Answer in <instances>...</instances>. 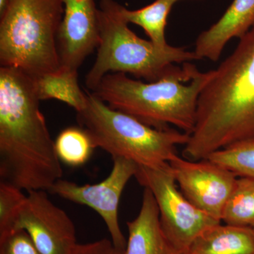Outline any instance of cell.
Listing matches in <instances>:
<instances>
[{
	"label": "cell",
	"instance_id": "cell-1",
	"mask_svg": "<svg viewBox=\"0 0 254 254\" xmlns=\"http://www.w3.org/2000/svg\"><path fill=\"white\" fill-rule=\"evenodd\" d=\"M33 79L0 68V182L23 191H48L63 170Z\"/></svg>",
	"mask_w": 254,
	"mask_h": 254
},
{
	"label": "cell",
	"instance_id": "cell-2",
	"mask_svg": "<svg viewBox=\"0 0 254 254\" xmlns=\"http://www.w3.org/2000/svg\"><path fill=\"white\" fill-rule=\"evenodd\" d=\"M254 138V27L231 55L212 70L198 98L194 129L182 156L203 160L229 145Z\"/></svg>",
	"mask_w": 254,
	"mask_h": 254
},
{
	"label": "cell",
	"instance_id": "cell-3",
	"mask_svg": "<svg viewBox=\"0 0 254 254\" xmlns=\"http://www.w3.org/2000/svg\"><path fill=\"white\" fill-rule=\"evenodd\" d=\"M212 75L190 63L153 82L132 79L123 73L105 75L93 93L110 108L156 128L171 125L190 134L194 129L198 98Z\"/></svg>",
	"mask_w": 254,
	"mask_h": 254
},
{
	"label": "cell",
	"instance_id": "cell-4",
	"mask_svg": "<svg viewBox=\"0 0 254 254\" xmlns=\"http://www.w3.org/2000/svg\"><path fill=\"white\" fill-rule=\"evenodd\" d=\"M122 7L115 0H100L98 53L86 76V86L91 91L108 73H128L153 82L171 73L178 64L200 60L194 52L185 48H160L139 38L128 28Z\"/></svg>",
	"mask_w": 254,
	"mask_h": 254
},
{
	"label": "cell",
	"instance_id": "cell-5",
	"mask_svg": "<svg viewBox=\"0 0 254 254\" xmlns=\"http://www.w3.org/2000/svg\"><path fill=\"white\" fill-rule=\"evenodd\" d=\"M86 93V105L77 113L78 123L88 132L95 148L113 158L127 159L145 168H166L178 155L177 147L185 146L190 139L185 132L150 127L110 108L93 92Z\"/></svg>",
	"mask_w": 254,
	"mask_h": 254
},
{
	"label": "cell",
	"instance_id": "cell-6",
	"mask_svg": "<svg viewBox=\"0 0 254 254\" xmlns=\"http://www.w3.org/2000/svg\"><path fill=\"white\" fill-rule=\"evenodd\" d=\"M64 0H9L0 15V64L31 77L60 67L58 34Z\"/></svg>",
	"mask_w": 254,
	"mask_h": 254
},
{
	"label": "cell",
	"instance_id": "cell-7",
	"mask_svg": "<svg viewBox=\"0 0 254 254\" xmlns=\"http://www.w3.org/2000/svg\"><path fill=\"white\" fill-rule=\"evenodd\" d=\"M134 177L154 196L163 233L180 254H187L195 239L205 230L221 223L185 198L170 165L159 169L138 166Z\"/></svg>",
	"mask_w": 254,
	"mask_h": 254
},
{
	"label": "cell",
	"instance_id": "cell-8",
	"mask_svg": "<svg viewBox=\"0 0 254 254\" xmlns=\"http://www.w3.org/2000/svg\"><path fill=\"white\" fill-rule=\"evenodd\" d=\"M113 160L111 173L99 183L78 185L61 179L55 182L48 192L93 209L105 222L114 245L125 250L127 240L119 223V204L127 183L136 175L138 165L125 158Z\"/></svg>",
	"mask_w": 254,
	"mask_h": 254
},
{
	"label": "cell",
	"instance_id": "cell-9",
	"mask_svg": "<svg viewBox=\"0 0 254 254\" xmlns=\"http://www.w3.org/2000/svg\"><path fill=\"white\" fill-rule=\"evenodd\" d=\"M169 165L185 198L203 213L221 222L236 175L208 158L192 161L177 155Z\"/></svg>",
	"mask_w": 254,
	"mask_h": 254
},
{
	"label": "cell",
	"instance_id": "cell-10",
	"mask_svg": "<svg viewBox=\"0 0 254 254\" xmlns=\"http://www.w3.org/2000/svg\"><path fill=\"white\" fill-rule=\"evenodd\" d=\"M48 193L43 190L28 192L11 232H27L41 254H67L77 243L76 227Z\"/></svg>",
	"mask_w": 254,
	"mask_h": 254
},
{
	"label": "cell",
	"instance_id": "cell-11",
	"mask_svg": "<svg viewBox=\"0 0 254 254\" xmlns=\"http://www.w3.org/2000/svg\"><path fill=\"white\" fill-rule=\"evenodd\" d=\"M99 42L98 7L95 0H64L58 34L60 66L78 71Z\"/></svg>",
	"mask_w": 254,
	"mask_h": 254
},
{
	"label": "cell",
	"instance_id": "cell-12",
	"mask_svg": "<svg viewBox=\"0 0 254 254\" xmlns=\"http://www.w3.org/2000/svg\"><path fill=\"white\" fill-rule=\"evenodd\" d=\"M254 26V0H233L216 23L202 32L195 43L200 60L216 62L228 42L240 39Z\"/></svg>",
	"mask_w": 254,
	"mask_h": 254
},
{
	"label": "cell",
	"instance_id": "cell-13",
	"mask_svg": "<svg viewBox=\"0 0 254 254\" xmlns=\"http://www.w3.org/2000/svg\"><path fill=\"white\" fill-rule=\"evenodd\" d=\"M128 236L125 254H180L163 233L154 196L144 188L138 215L127 222Z\"/></svg>",
	"mask_w": 254,
	"mask_h": 254
},
{
	"label": "cell",
	"instance_id": "cell-14",
	"mask_svg": "<svg viewBox=\"0 0 254 254\" xmlns=\"http://www.w3.org/2000/svg\"><path fill=\"white\" fill-rule=\"evenodd\" d=\"M187 254H254L253 228L218 224L197 237Z\"/></svg>",
	"mask_w": 254,
	"mask_h": 254
},
{
	"label": "cell",
	"instance_id": "cell-15",
	"mask_svg": "<svg viewBox=\"0 0 254 254\" xmlns=\"http://www.w3.org/2000/svg\"><path fill=\"white\" fill-rule=\"evenodd\" d=\"M31 78L41 101L58 100L66 103L77 113L84 108L86 93L80 88L76 70L60 66L57 71Z\"/></svg>",
	"mask_w": 254,
	"mask_h": 254
},
{
	"label": "cell",
	"instance_id": "cell-16",
	"mask_svg": "<svg viewBox=\"0 0 254 254\" xmlns=\"http://www.w3.org/2000/svg\"><path fill=\"white\" fill-rule=\"evenodd\" d=\"M176 2V0H155L151 4L136 10H129L123 6L122 13L127 23L143 28L153 44L160 48H167L170 45L165 38V28L169 14Z\"/></svg>",
	"mask_w": 254,
	"mask_h": 254
},
{
	"label": "cell",
	"instance_id": "cell-17",
	"mask_svg": "<svg viewBox=\"0 0 254 254\" xmlns=\"http://www.w3.org/2000/svg\"><path fill=\"white\" fill-rule=\"evenodd\" d=\"M222 221L235 226L254 227V178L237 177L222 213Z\"/></svg>",
	"mask_w": 254,
	"mask_h": 254
},
{
	"label": "cell",
	"instance_id": "cell-18",
	"mask_svg": "<svg viewBox=\"0 0 254 254\" xmlns=\"http://www.w3.org/2000/svg\"><path fill=\"white\" fill-rule=\"evenodd\" d=\"M55 145L61 163L71 167L86 164L96 148L88 132L81 127L64 128L57 137Z\"/></svg>",
	"mask_w": 254,
	"mask_h": 254
},
{
	"label": "cell",
	"instance_id": "cell-19",
	"mask_svg": "<svg viewBox=\"0 0 254 254\" xmlns=\"http://www.w3.org/2000/svg\"><path fill=\"white\" fill-rule=\"evenodd\" d=\"M206 158L230 170L237 177L254 178V138L217 150Z\"/></svg>",
	"mask_w": 254,
	"mask_h": 254
},
{
	"label": "cell",
	"instance_id": "cell-20",
	"mask_svg": "<svg viewBox=\"0 0 254 254\" xmlns=\"http://www.w3.org/2000/svg\"><path fill=\"white\" fill-rule=\"evenodd\" d=\"M17 187L0 182V235L12 230L26 195Z\"/></svg>",
	"mask_w": 254,
	"mask_h": 254
},
{
	"label": "cell",
	"instance_id": "cell-21",
	"mask_svg": "<svg viewBox=\"0 0 254 254\" xmlns=\"http://www.w3.org/2000/svg\"><path fill=\"white\" fill-rule=\"evenodd\" d=\"M0 254H41L24 230L0 235Z\"/></svg>",
	"mask_w": 254,
	"mask_h": 254
},
{
	"label": "cell",
	"instance_id": "cell-22",
	"mask_svg": "<svg viewBox=\"0 0 254 254\" xmlns=\"http://www.w3.org/2000/svg\"><path fill=\"white\" fill-rule=\"evenodd\" d=\"M125 250L117 248L111 240H102L73 246L67 254H125Z\"/></svg>",
	"mask_w": 254,
	"mask_h": 254
},
{
	"label": "cell",
	"instance_id": "cell-23",
	"mask_svg": "<svg viewBox=\"0 0 254 254\" xmlns=\"http://www.w3.org/2000/svg\"><path fill=\"white\" fill-rule=\"evenodd\" d=\"M8 1H9V0H0V15L4 12L6 5L8 4Z\"/></svg>",
	"mask_w": 254,
	"mask_h": 254
},
{
	"label": "cell",
	"instance_id": "cell-24",
	"mask_svg": "<svg viewBox=\"0 0 254 254\" xmlns=\"http://www.w3.org/2000/svg\"><path fill=\"white\" fill-rule=\"evenodd\" d=\"M176 1H180V0H176Z\"/></svg>",
	"mask_w": 254,
	"mask_h": 254
},
{
	"label": "cell",
	"instance_id": "cell-25",
	"mask_svg": "<svg viewBox=\"0 0 254 254\" xmlns=\"http://www.w3.org/2000/svg\"><path fill=\"white\" fill-rule=\"evenodd\" d=\"M253 230H254V228H253Z\"/></svg>",
	"mask_w": 254,
	"mask_h": 254
}]
</instances>
